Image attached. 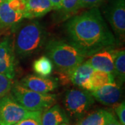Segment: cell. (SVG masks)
<instances>
[{
	"label": "cell",
	"mask_w": 125,
	"mask_h": 125,
	"mask_svg": "<svg viewBox=\"0 0 125 125\" xmlns=\"http://www.w3.org/2000/svg\"><path fill=\"white\" fill-rule=\"evenodd\" d=\"M27 19L25 0H6L0 4V27L12 28Z\"/></svg>",
	"instance_id": "8992f818"
},
{
	"label": "cell",
	"mask_w": 125,
	"mask_h": 125,
	"mask_svg": "<svg viewBox=\"0 0 125 125\" xmlns=\"http://www.w3.org/2000/svg\"><path fill=\"white\" fill-rule=\"evenodd\" d=\"M114 78L117 80V84L122 85L125 81V51L116 50L114 58Z\"/></svg>",
	"instance_id": "e0dca14e"
},
{
	"label": "cell",
	"mask_w": 125,
	"mask_h": 125,
	"mask_svg": "<svg viewBox=\"0 0 125 125\" xmlns=\"http://www.w3.org/2000/svg\"><path fill=\"white\" fill-rule=\"evenodd\" d=\"M4 1H6V0H0V4H1L2 2H4Z\"/></svg>",
	"instance_id": "f1b7e54d"
},
{
	"label": "cell",
	"mask_w": 125,
	"mask_h": 125,
	"mask_svg": "<svg viewBox=\"0 0 125 125\" xmlns=\"http://www.w3.org/2000/svg\"><path fill=\"white\" fill-rule=\"evenodd\" d=\"M53 6V10H59L62 5V0H49Z\"/></svg>",
	"instance_id": "d4e9b609"
},
{
	"label": "cell",
	"mask_w": 125,
	"mask_h": 125,
	"mask_svg": "<svg viewBox=\"0 0 125 125\" xmlns=\"http://www.w3.org/2000/svg\"><path fill=\"white\" fill-rule=\"evenodd\" d=\"M27 19L40 18L53 10L49 0H25Z\"/></svg>",
	"instance_id": "9a60e30c"
},
{
	"label": "cell",
	"mask_w": 125,
	"mask_h": 125,
	"mask_svg": "<svg viewBox=\"0 0 125 125\" xmlns=\"http://www.w3.org/2000/svg\"><path fill=\"white\" fill-rule=\"evenodd\" d=\"M68 122L69 120L65 111L57 104L44 111L41 115L42 125H61Z\"/></svg>",
	"instance_id": "5bb4252c"
},
{
	"label": "cell",
	"mask_w": 125,
	"mask_h": 125,
	"mask_svg": "<svg viewBox=\"0 0 125 125\" xmlns=\"http://www.w3.org/2000/svg\"><path fill=\"white\" fill-rule=\"evenodd\" d=\"M114 117L111 112L99 109L81 117L76 125H106Z\"/></svg>",
	"instance_id": "2e32d148"
},
{
	"label": "cell",
	"mask_w": 125,
	"mask_h": 125,
	"mask_svg": "<svg viewBox=\"0 0 125 125\" xmlns=\"http://www.w3.org/2000/svg\"><path fill=\"white\" fill-rule=\"evenodd\" d=\"M46 53L53 65L61 73L67 76L85 58L70 43L57 39L48 41L46 45Z\"/></svg>",
	"instance_id": "3957f363"
},
{
	"label": "cell",
	"mask_w": 125,
	"mask_h": 125,
	"mask_svg": "<svg viewBox=\"0 0 125 125\" xmlns=\"http://www.w3.org/2000/svg\"><path fill=\"white\" fill-rule=\"evenodd\" d=\"M116 50L106 49L90 56L87 61L94 70H99L112 74L114 73V58Z\"/></svg>",
	"instance_id": "4fadbf2b"
},
{
	"label": "cell",
	"mask_w": 125,
	"mask_h": 125,
	"mask_svg": "<svg viewBox=\"0 0 125 125\" xmlns=\"http://www.w3.org/2000/svg\"><path fill=\"white\" fill-rule=\"evenodd\" d=\"M15 67L13 40L10 36H7L0 41V74L13 79L15 75Z\"/></svg>",
	"instance_id": "9c48e42d"
},
{
	"label": "cell",
	"mask_w": 125,
	"mask_h": 125,
	"mask_svg": "<svg viewBox=\"0 0 125 125\" xmlns=\"http://www.w3.org/2000/svg\"><path fill=\"white\" fill-rule=\"evenodd\" d=\"M81 9L83 8H94L102 4L104 0H79Z\"/></svg>",
	"instance_id": "cb8c5ba5"
},
{
	"label": "cell",
	"mask_w": 125,
	"mask_h": 125,
	"mask_svg": "<svg viewBox=\"0 0 125 125\" xmlns=\"http://www.w3.org/2000/svg\"><path fill=\"white\" fill-rule=\"evenodd\" d=\"M68 43L85 58L117 45V38L108 27L97 7L72 17L65 26Z\"/></svg>",
	"instance_id": "6da1fadb"
},
{
	"label": "cell",
	"mask_w": 125,
	"mask_h": 125,
	"mask_svg": "<svg viewBox=\"0 0 125 125\" xmlns=\"http://www.w3.org/2000/svg\"><path fill=\"white\" fill-rule=\"evenodd\" d=\"M20 84L27 89L40 93H49L58 86V81L54 77L28 75L22 79Z\"/></svg>",
	"instance_id": "30bf717a"
},
{
	"label": "cell",
	"mask_w": 125,
	"mask_h": 125,
	"mask_svg": "<svg viewBox=\"0 0 125 125\" xmlns=\"http://www.w3.org/2000/svg\"><path fill=\"white\" fill-rule=\"evenodd\" d=\"M114 82H115V78L112 74L99 70H94L90 79L91 91Z\"/></svg>",
	"instance_id": "ac0fdd59"
},
{
	"label": "cell",
	"mask_w": 125,
	"mask_h": 125,
	"mask_svg": "<svg viewBox=\"0 0 125 125\" xmlns=\"http://www.w3.org/2000/svg\"><path fill=\"white\" fill-rule=\"evenodd\" d=\"M115 111L122 125H125V103L123 101L115 107Z\"/></svg>",
	"instance_id": "603a6c76"
},
{
	"label": "cell",
	"mask_w": 125,
	"mask_h": 125,
	"mask_svg": "<svg viewBox=\"0 0 125 125\" xmlns=\"http://www.w3.org/2000/svg\"><path fill=\"white\" fill-rule=\"evenodd\" d=\"M81 9L79 0H62V5L59 10L61 11L65 18H68Z\"/></svg>",
	"instance_id": "ffe728a7"
},
{
	"label": "cell",
	"mask_w": 125,
	"mask_h": 125,
	"mask_svg": "<svg viewBox=\"0 0 125 125\" xmlns=\"http://www.w3.org/2000/svg\"><path fill=\"white\" fill-rule=\"evenodd\" d=\"M42 111H33L30 115L22 119L14 125H42Z\"/></svg>",
	"instance_id": "44dd1931"
},
{
	"label": "cell",
	"mask_w": 125,
	"mask_h": 125,
	"mask_svg": "<svg viewBox=\"0 0 125 125\" xmlns=\"http://www.w3.org/2000/svg\"><path fill=\"white\" fill-rule=\"evenodd\" d=\"M10 91V95L22 106L30 111L43 112L56 102V94L35 92L27 89L18 82L13 83Z\"/></svg>",
	"instance_id": "277c9868"
},
{
	"label": "cell",
	"mask_w": 125,
	"mask_h": 125,
	"mask_svg": "<svg viewBox=\"0 0 125 125\" xmlns=\"http://www.w3.org/2000/svg\"><path fill=\"white\" fill-rule=\"evenodd\" d=\"M32 112L22 106L10 94L0 99V125H14Z\"/></svg>",
	"instance_id": "52a82bcc"
},
{
	"label": "cell",
	"mask_w": 125,
	"mask_h": 125,
	"mask_svg": "<svg viewBox=\"0 0 125 125\" xmlns=\"http://www.w3.org/2000/svg\"><path fill=\"white\" fill-rule=\"evenodd\" d=\"M106 125H122V124L119 121L117 120V119L115 117H114L113 120H111L110 122H108Z\"/></svg>",
	"instance_id": "484cf974"
},
{
	"label": "cell",
	"mask_w": 125,
	"mask_h": 125,
	"mask_svg": "<svg viewBox=\"0 0 125 125\" xmlns=\"http://www.w3.org/2000/svg\"><path fill=\"white\" fill-rule=\"evenodd\" d=\"M90 94L94 100L103 105L112 106L120 101L122 96V89L120 85L114 82L90 91Z\"/></svg>",
	"instance_id": "7c38bea8"
},
{
	"label": "cell",
	"mask_w": 125,
	"mask_h": 125,
	"mask_svg": "<svg viewBox=\"0 0 125 125\" xmlns=\"http://www.w3.org/2000/svg\"><path fill=\"white\" fill-rule=\"evenodd\" d=\"M61 125H70L68 123H63V124H61Z\"/></svg>",
	"instance_id": "83f0119b"
},
{
	"label": "cell",
	"mask_w": 125,
	"mask_h": 125,
	"mask_svg": "<svg viewBox=\"0 0 125 125\" xmlns=\"http://www.w3.org/2000/svg\"><path fill=\"white\" fill-rule=\"evenodd\" d=\"M105 16L115 35L125 36V0H111L105 10Z\"/></svg>",
	"instance_id": "ba28073f"
},
{
	"label": "cell",
	"mask_w": 125,
	"mask_h": 125,
	"mask_svg": "<svg viewBox=\"0 0 125 125\" xmlns=\"http://www.w3.org/2000/svg\"><path fill=\"white\" fill-rule=\"evenodd\" d=\"M13 85V79L0 74V99L4 97L10 91Z\"/></svg>",
	"instance_id": "7402d4cb"
},
{
	"label": "cell",
	"mask_w": 125,
	"mask_h": 125,
	"mask_svg": "<svg viewBox=\"0 0 125 125\" xmlns=\"http://www.w3.org/2000/svg\"><path fill=\"white\" fill-rule=\"evenodd\" d=\"M3 31H4V29H3L2 28H1V27H0V36L2 34V32H3Z\"/></svg>",
	"instance_id": "4316f807"
},
{
	"label": "cell",
	"mask_w": 125,
	"mask_h": 125,
	"mask_svg": "<svg viewBox=\"0 0 125 125\" xmlns=\"http://www.w3.org/2000/svg\"><path fill=\"white\" fill-rule=\"evenodd\" d=\"M33 69L38 76L47 77L52 73L53 64L47 56H42L33 62Z\"/></svg>",
	"instance_id": "d6986e66"
},
{
	"label": "cell",
	"mask_w": 125,
	"mask_h": 125,
	"mask_svg": "<svg viewBox=\"0 0 125 125\" xmlns=\"http://www.w3.org/2000/svg\"><path fill=\"white\" fill-rule=\"evenodd\" d=\"M47 33L38 21L27 23L17 32L13 42L15 54L25 58L36 54L45 45Z\"/></svg>",
	"instance_id": "7a4b0ae2"
},
{
	"label": "cell",
	"mask_w": 125,
	"mask_h": 125,
	"mask_svg": "<svg viewBox=\"0 0 125 125\" xmlns=\"http://www.w3.org/2000/svg\"><path fill=\"white\" fill-rule=\"evenodd\" d=\"M94 103L90 91L81 89H70L66 91L63 104L66 111L72 117L81 119L85 115Z\"/></svg>",
	"instance_id": "5b68a950"
},
{
	"label": "cell",
	"mask_w": 125,
	"mask_h": 125,
	"mask_svg": "<svg viewBox=\"0 0 125 125\" xmlns=\"http://www.w3.org/2000/svg\"><path fill=\"white\" fill-rule=\"evenodd\" d=\"M93 72L94 69L86 61L74 68L67 76L72 83L79 89L91 91L90 79Z\"/></svg>",
	"instance_id": "8fae6325"
}]
</instances>
